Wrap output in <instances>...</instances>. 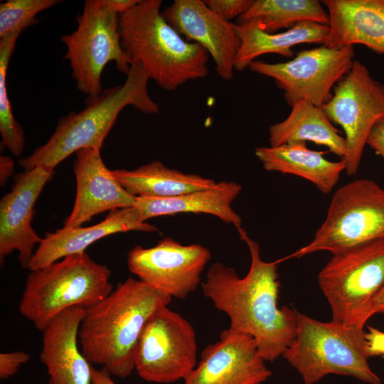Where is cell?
<instances>
[{"instance_id": "44dd1931", "label": "cell", "mask_w": 384, "mask_h": 384, "mask_svg": "<svg viewBox=\"0 0 384 384\" xmlns=\"http://www.w3.org/2000/svg\"><path fill=\"white\" fill-rule=\"evenodd\" d=\"M241 185L233 181H220L210 188L199 190L171 198L137 196L134 205L146 222L151 218L182 213H206L233 224L237 229L242 219L232 208L231 203L239 195Z\"/></svg>"}, {"instance_id": "4316f807", "label": "cell", "mask_w": 384, "mask_h": 384, "mask_svg": "<svg viewBox=\"0 0 384 384\" xmlns=\"http://www.w3.org/2000/svg\"><path fill=\"white\" fill-rule=\"evenodd\" d=\"M21 33L0 38V133L1 146L7 147L15 156H20L24 148V132L16 120L6 87V73L16 42Z\"/></svg>"}, {"instance_id": "4dcf8cb0", "label": "cell", "mask_w": 384, "mask_h": 384, "mask_svg": "<svg viewBox=\"0 0 384 384\" xmlns=\"http://www.w3.org/2000/svg\"><path fill=\"white\" fill-rule=\"evenodd\" d=\"M366 332V346L368 357L382 356L384 357V332L373 327H368Z\"/></svg>"}, {"instance_id": "ba28073f", "label": "cell", "mask_w": 384, "mask_h": 384, "mask_svg": "<svg viewBox=\"0 0 384 384\" xmlns=\"http://www.w3.org/2000/svg\"><path fill=\"white\" fill-rule=\"evenodd\" d=\"M384 239V188L370 179H357L334 193L326 218L313 240L285 258L328 251L333 255Z\"/></svg>"}, {"instance_id": "2e32d148", "label": "cell", "mask_w": 384, "mask_h": 384, "mask_svg": "<svg viewBox=\"0 0 384 384\" xmlns=\"http://www.w3.org/2000/svg\"><path fill=\"white\" fill-rule=\"evenodd\" d=\"M54 170L36 166L16 174L9 193L0 201V262L13 251L21 267L28 268L36 244L42 241L33 229V208Z\"/></svg>"}, {"instance_id": "f546056e", "label": "cell", "mask_w": 384, "mask_h": 384, "mask_svg": "<svg viewBox=\"0 0 384 384\" xmlns=\"http://www.w3.org/2000/svg\"><path fill=\"white\" fill-rule=\"evenodd\" d=\"M30 359L28 353L22 351L0 353V378L14 376L20 368Z\"/></svg>"}, {"instance_id": "1f68e13d", "label": "cell", "mask_w": 384, "mask_h": 384, "mask_svg": "<svg viewBox=\"0 0 384 384\" xmlns=\"http://www.w3.org/2000/svg\"><path fill=\"white\" fill-rule=\"evenodd\" d=\"M366 144L384 159V119L379 121L372 129Z\"/></svg>"}, {"instance_id": "30bf717a", "label": "cell", "mask_w": 384, "mask_h": 384, "mask_svg": "<svg viewBox=\"0 0 384 384\" xmlns=\"http://www.w3.org/2000/svg\"><path fill=\"white\" fill-rule=\"evenodd\" d=\"M321 109L331 122L344 131L345 171L348 176L356 175L370 132L384 119V85L373 79L365 65L355 60Z\"/></svg>"}, {"instance_id": "603a6c76", "label": "cell", "mask_w": 384, "mask_h": 384, "mask_svg": "<svg viewBox=\"0 0 384 384\" xmlns=\"http://www.w3.org/2000/svg\"><path fill=\"white\" fill-rule=\"evenodd\" d=\"M240 46L235 60V70L242 71L264 54L275 53L292 57V47L301 43L323 44L329 34V25L302 21L286 31L269 33L263 31L257 19L235 23Z\"/></svg>"}, {"instance_id": "3957f363", "label": "cell", "mask_w": 384, "mask_h": 384, "mask_svg": "<svg viewBox=\"0 0 384 384\" xmlns=\"http://www.w3.org/2000/svg\"><path fill=\"white\" fill-rule=\"evenodd\" d=\"M123 85L103 89L97 97H87L80 112L70 111L59 119L50 139L18 164L25 170L36 166L54 170L70 154L83 149L100 150L120 112L129 105L145 114H156L159 105L149 96V78L134 61Z\"/></svg>"}, {"instance_id": "ffe728a7", "label": "cell", "mask_w": 384, "mask_h": 384, "mask_svg": "<svg viewBox=\"0 0 384 384\" xmlns=\"http://www.w3.org/2000/svg\"><path fill=\"white\" fill-rule=\"evenodd\" d=\"M321 4L329 17L325 46L361 44L384 54V0H323Z\"/></svg>"}, {"instance_id": "d6a6232c", "label": "cell", "mask_w": 384, "mask_h": 384, "mask_svg": "<svg viewBox=\"0 0 384 384\" xmlns=\"http://www.w3.org/2000/svg\"><path fill=\"white\" fill-rule=\"evenodd\" d=\"M101 5L121 14L135 6L140 0H99Z\"/></svg>"}, {"instance_id": "d590c367", "label": "cell", "mask_w": 384, "mask_h": 384, "mask_svg": "<svg viewBox=\"0 0 384 384\" xmlns=\"http://www.w3.org/2000/svg\"><path fill=\"white\" fill-rule=\"evenodd\" d=\"M378 313L384 314V287L375 300L371 309L372 316Z\"/></svg>"}, {"instance_id": "ac0fdd59", "label": "cell", "mask_w": 384, "mask_h": 384, "mask_svg": "<svg viewBox=\"0 0 384 384\" xmlns=\"http://www.w3.org/2000/svg\"><path fill=\"white\" fill-rule=\"evenodd\" d=\"M85 309L65 310L42 331L40 360L47 368L48 384H92L93 368L78 344Z\"/></svg>"}, {"instance_id": "7c38bea8", "label": "cell", "mask_w": 384, "mask_h": 384, "mask_svg": "<svg viewBox=\"0 0 384 384\" xmlns=\"http://www.w3.org/2000/svg\"><path fill=\"white\" fill-rule=\"evenodd\" d=\"M354 57L353 46L334 48L322 45L302 50L287 62L268 63L255 60L248 68L273 78L291 107L300 100L321 107L331 98V89L351 68Z\"/></svg>"}, {"instance_id": "4fadbf2b", "label": "cell", "mask_w": 384, "mask_h": 384, "mask_svg": "<svg viewBox=\"0 0 384 384\" xmlns=\"http://www.w3.org/2000/svg\"><path fill=\"white\" fill-rule=\"evenodd\" d=\"M210 257V250L201 245H183L166 237L151 247H133L127 255V267L149 287L183 299L199 285Z\"/></svg>"}, {"instance_id": "6da1fadb", "label": "cell", "mask_w": 384, "mask_h": 384, "mask_svg": "<svg viewBox=\"0 0 384 384\" xmlns=\"http://www.w3.org/2000/svg\"><path fill=\"white\" fill-rule=\"evenodd\" d=\"M238 230L250 253L248 272L241 278L233 267L213 263L201 284L202 292L218 311L227 314L230 329L252 336L264 360L274 361L294 341L299 311L278 306L280 260L264 261L259 243L242 228Z\"/></svg>"}, {"instance_id": "277c9868", "label": "cell", "mask_w": 384, "mask_h": 384, "mask_svg": "<svg viewBox=\"0 0 384 384\" xmlns=\"http://www.w3.org/2000/svg\"><path fill=\"white\" fill-rule=\"evenodd\" d=\"M161 0H140L119 14L124 50L139 63L149 79L174 91L190 80L206 78L209 54L185 40L163 17Z\"/></svg>"}, {"instance_id": "d6986e66", "label": "cell", "mask_w": 384, "mask_h": 384, "mask_svg": "<svg viewBox=\"0 0 384 384\" xmlns=\"http://www.w3.org/2000/svg\"><path fill=\"white\" fill-rule=\"evenodd\" d=\"M155 232L158 229L144 222L135 206L114 210L100 223L89 227L63 228L47 233L28 265L30 270L45 267L67 256L85 252L95 242L118 233Z\"/></svg>"}, {"instance_id": "e0dca14e", "label": "cell", "mask_w": 384, "mask_h": 384, "mask_svg": "<svg viewBox=\"0 0 384 384\" xmlns=\"http://www.w3.org/2000/svg\"><path fill=\"white\" fill-rule=\"evenodd\" d=\"M75 199L63 228L80 227L99 213L134 205L137 196L128 192L105 166L100 150L83 149L75 152Z\"/></svg>"}, {"instance_id": "7402d4cb", "label": "cell", "mask_w": 384, "mask_h": 384, "mask_svg": "<svg viewBox=\"0 0 384 384\" xmlns=\"http://www.w3.org/2000/svg\"><path fill=\"white\" fill-rule=\"evenodd\" d=\"M255 154L265 170L302 177L324 193H330L346 169L343 160L332 161L314 151L306 142H293L277 146H258Z\"/></svg>"}, {"instance_id": "7a4b0ae2", "label": "cell", "mask_w": 384, "mask_h": 384, "mask_svg": "<svg viewBox=\"0 0 384 384\" xmlns=\"http://www.w3.org/2000/svg\"><path fill=\"white\" fill-rule=\"evenodd\" d=\"M172 297L129 277L107 297L86 308L78 340L90 363L125 378L134 369V356L149 318Z\"/></svg>"}, {"instance_id": "5b68a950", "label": "cell", "mask_w": 384, "mask_h": 384, "mask_svg": "<svg viewBox=\"0 0 384 384\" xmlns=\"http://www.w3.org/2000/svg\"><path fill=\"white\" fill-rule=\"evenodd\" d=\"M111 271L85 252L71 255L31 270L19 303L20 313L43 331L59 314L73 306L87 308L112 290Z\"/></svg>"}, {"instance_id": "8fae6325", "label": "cell", "mask_w": 384, "mask_h": 384, "mask_svg": "<svg viewBox=\"0 0 384 384\" xmlns=\"http://www.w3.org/2000/svg\"><path fill=\"white\" fill-rule=\"evenodd\" d=\"M197 341L192 325L164 306L149 318L137 347L134 369L148 382L183 380L197 366Z\"/></svg>"}, {"instance_id": "484cf974", "label": "cell", "mask_w": 384, "mask_h": 384, "mask_svg": "<svg viewBox=\"0 0 384 384\" xmlns=\"http://www.w3.org/2000/svg\"><path fill=\"white\" fill-rule=\"evenodd\" d=\"M257 19L262 29L269 33L292 28L299 22L312 21L329 25V14L318 0H252L239 22Z\"/></svg>"}, {"instance_id": "5bb4252c", "label": "cell", "mask_w": 384, "mask_h": 384, "mask_svg": "<svg viewBox=\"0 0 384 384\" xmlns=\"http://www.w3.org/2000/svg\"><path fill=\"white\" fill-rule=\"evenodd\" d=\"M265 362L252 336L229 327L206 346L184 384H261L272 375Z\"/></svg>"}, {"instance_id": "52a82bcc", "label": "cell", "mask_w": 384, "mask_h": 384, "mask_svg": "<svg viewBox=\"0 0 384 384\" xmlns=\"http://www.w3.org/2000/svg\"><path fill=\"white\" fill-rule=\"evenodd\" d=\"M332 321L364 329L384 287V239L333 255L318 275Z\"/></svg>"}, {"instance_id": "f1b7e54d", "label": "cell", "mask_w": 384, "mask_h": 384, "mask_svg": "<svg viewBox=\"0 0 384 384\" xmlns=\"http://www.w3.org/2000/svg\"><path fill=\"white\" fill-rule=\"evenodd\" d=\"M206 4L213 11L226 21L244 14L250 7L252 0H207Z\"/></svg>"}, {"instance_id": "cb8c5ba5", "label": "cell", "mask_w": 384, "mask_h": 384, "mask_svg": "<svg viewBox=\"0 0 384 384\" xmlns=\"http://www.w3.org/2000/svg\"><path fill=\"white\" fill-rule=\"evenodd\" d=\"M269 141L270 146L309 141L327 147L341 159L347 154L345 137L334 127L321 107L306 100L294 104L284 120L270 127Z\"/></svg>"}, {"instance_id": "9c48e42d", "label": "cell", "mask_w": 384, "mask_h": 384, "mask_svg": "<svg viewBox=\"0 0 384 384\" xmlns=\"http://www.w3.org/2000/svg\"><path fill=\"white\" fill-rule=\"evenodd\" d=\"M76 21L77 28L60 38L67 49L64 58L78 90L97 97L103 90L101 77L107 64L114 61L127 75L134 60L122 46L119 14L99 0H86Z\"/></svg>"}, {"instance_id": "d4e9b609", "label": "cell", "mask_w": 384, "mask_h": 384, "mask_svg": "<svg viewBox=\"0 0 384 384\" xmlns=\"http://www.w3.org/2000/svg\"><path fill=\"white\" fill-rule=\"evenodd\" d=\"M120 184L135 196L171 198L210 188L213 179L197 174H184L155 161L134 170H112Z\"/></svg>"}, {"instance_id": "9a60e30c", "label": "cell", "mask_w": 384, "mask_h": 384, "mask_svg": "<svg viewBox=\"0 0 384 384\" xmlns=\"http://www.w3.org/2000/svg\"><path fill=\"white\" fill-rule=\"evenodd\" d=\"M161 14L185 40L207 50L221 79H233L240 46L235 23L218 16L201 0H175Z\"/></svg>"}, {"instance_id": "8992f818", "label": "cell", "mask_w": 384, "mask_h": 384, "mask_svg": "<svg viewBox=\"0 0 384 384\" xmlns=\"http://www.w3.org/2000/svg\"><path fill=\"white\" fill-rule=\"evenodd\" d=\"M363 329L332 320L322 322L298 312L295 338L282 356L304 384H315L329 374L383 384L368 364Z\"/></svg>"}, {"instance_id": "83f0119b", "label": "cell", "mask_w": 384, "mask_h": 384, "mask_svg": "<svg viewBox=\"0 0 384 384\" xmlns=\"http://www.w3.org/2000/svg\"><path fill=\"white\" fill-rule=\"evenodd\" d=\"M58 0H9L0 4V38L37 24L36 16L58 4Z\"/></svg>"}, {"instance_id": "e575fe53", "label": "cell", "mask_w": 384, "mask_h": 384, "mask_svg": "<svg viewBox=\"0 0 384 384\" xmlns=\"http://www.w3.org/2000/svg\"><path fill=\"white\" fill-rule=\"evenodd\" d=\"M92 384H117L110 376V373L105 369L97 370L93 368Z\"/></svg>"}, {"instance_id": "836d02e7", "label": "cell", "mask_w": 384, "mask_h": 384, "mask_svg": "<svg viewBox=\"0 0 384 384\" xmlns=\"http://www.w3.org/2000/svg\"><path fill=\"white\" fill-rule=\"evenodd\" d=\"M14 162L12 159L7 156H0V184L5 186L9 177L14 173Z\"/></svg>"}]
</instances>
